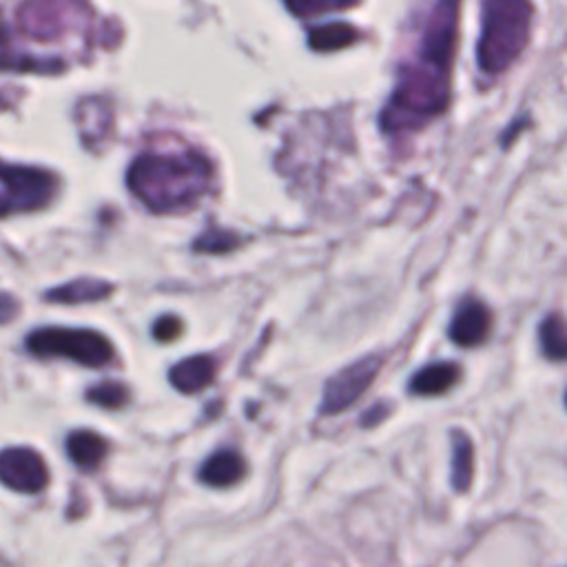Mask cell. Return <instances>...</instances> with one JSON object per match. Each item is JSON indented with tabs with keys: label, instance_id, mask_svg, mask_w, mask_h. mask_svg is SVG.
Instances as JSON below:
<instances>
[{
	"label": "cell",
	"instance_id": "obj_1",
	"mask_svg": "<svg viewBox=\"0 0 567 567\" xmlns=\"http://www.w3.org/2000/svg\"><path fill=\"white\" fill-rule=\"evenodd\" d=\"M456 18L458 0H436L416 55L401 71L399 84L381 113L383 131L423 126L445 109L450 95Z\"/></svg>",
	"mask_w": 567,
	"mask_h": 567
},
{
	"label": "cell",
	"instance_id": "obj_2",
	"mask_svg": "<svg viewBox=\"0 0 567 567\" xmlns=\"http://www.w3.org/2000/svg\"><path fill=\"white\" fill-rule=\"evenodd\" d=\"M210 179V162L195 151L184 155L144 153L126 173L128 190L153 213L190 208L208 190Z\"/></svg>",
	"mask_w": 567,
	"mask_h": 567
},
{
	"label": "cell",
	"instance_id": "obj_3",
	"mask_svg": "<svg viewBox=\"0 0 567 567\" xmlns=\"http://www.w3.org/2000/svg\"><path fill=\"white\" fill-rule=\"evenodd\" d=\"M534 7L529 0H483L478 66L498 75L512 66L527 44Z\"/></svg>",
	"mask_w": 567,
	"mask_h": 567
},
{
	"label": "cell",
	"instance_id": "obj_4",
	"mask_svg": "<svg viewBox=\"0 0 567 567\" xmlns=\"http://www.w3.org/2000/svg\"><path fill=\"white\" fill-rule=\"evenodd\" d=\"M24 348L35 357H62L86 368H102L113 361V343L97 330L47 326L31 330Z\"/></svg>",
	"mask_w": 567,
	"mask_h": 567
},
{
	"label": "cell",
	"instance_id": "obj_5",
	"mask_svg": "<svg viewBox=\"0 0 567 567\" xmlns=\"http://www.w3.org/2000/svg\"><path fill=\"white\" fill-rule=\"evenodd\" d=\"M58 188L53 173L35 166H2V215L31 213L44 208Z\"/></svg>",
	"mask_w": 567,
	"mask_h": 567
},
{
	"label": "cell",
	"instance_id": "obj_6",
	"mask_svg": "<svg viewBox=\"0 0 567 567\" xmlns=\"http://www.w3.org/2000/svg\"><path fill=\"white\" fill-rule=\"evenodd\" d=\"M381 365L383 357L368 354L337 372L323 388V399L319 405L321 414H337L350 408L372 385Z\"/></svg>",
	"mask_w": 567,
	"mask_h": 567
},
{
	"label": "cell",
	"instance_id": "obj_7",
	"mask_svg": "<svg viewBox=\"0 0 567 567\" xmlns=\"http://www.w3.org/2000/svg\"><path fill=\"white\" fill-rule=\"evenodd\" d=\"M0 478L16 492L38 494L49 483V470L38 452L29 447H7L0 456Z\"/></svg>",
	"mask_w": 567,
	"mask_h": 567
},
{
	"label": "cell",
	"instance_id": "obj_8",
	"mask_svg": "<svg viewBox=\"0 0 567 567\" xmlns=\"http://www.w3.org/2000/svg\"><path fill=\"white\" fill-rule=\"evenodd\" d=\"M492 330V312L478 299H465L450 323V339L461 348H474L487 339Z\"/></svg>",
	"mask_w": 567,
	"mask_h": 567
},
{
	"label": "cell",
	"instance_id": "obj_9",
	"mask_svg": "<svg viewBox=\"0 0 567 567\" xmlns=\"http://www.w3.org/2000/svg\"><path fill=\"white\" fill-rule=\"evenodd\" d=\"M215 379V359L208 354H193L168 370V381L184 394L202 392Z\"/></svg>",
	"mask_w": 567,
	"mask_h": 567
},
{
	"label": "cell",
	"instance_id": "obj_10",
	"mask_svg": "<svg viewBox=\"0 0 567 567\" xmlns=\"http://www.w3.org/2000/svg\"><path fill=\"white\" fill-rule=\"evenodd\" d=\"M461 368L452 361H436L414 372L410 379V392L416 396H439L456 385Z\"/></svg>",
	"mask_w": 567,
	"mask_h": 567
},
{
	"label": "cell",
	"instance_id": "obj_11",
	"mask_svg": "<svg viewBox=\"0 0 567 567\" xmlns=\"http://www.w3.org/2000/svg\"><path fill=\"white\" fill-rule=\"evenodd\" d=\"M246 474V463L235 450H219L210 454L199 467V481L210 487H228Z\"/></svg>",
	"mask_w": 567,
	"mask_h": 567
},
{
	"label": "cell",
	"instance_id": "obj_12",
	"mask_svg": "<svg viewBox=\"0 0 567 567\" xmlns=\"http://www.w3.org/2000/svg\"><path fill=\"white\" fill-rule=\"evenodd\" d=\"M106 441L91 430H75L66 436V454L80 470H95L106 456Z\"/></svg>",
	"mask_w": 567,
	"mask_h": 567
},
{
	"label": "cell",
	"instance_id": "obj_13",
	"mask_svg": "<svg viewBox=\"0 0 567 567\" xmlns=\"http://www.w3.org/2000/svg\"><path fill=\"white\" fill-rule=\"evenodd\" d=\"M113 292V286L109 281L100 279H75L64 286H58L53 290L44 292V299L51 303H93Z\"/></svg>",
	"mask_w": 567,
	"mask_h": 567
},
{
	"label": "cell",
	"instance_id": "obj_14",
	"mask_svg": "<svg viewBox=\"0 0 567 567\" xmlns=\"http://www.w3.org/2000/svg\"><path fill=\"white\" fill-rule=\"evenodd\" d=\"M474 474V450L465 432H452V485L456 492H465Z\"/></svg>",
	"mask_w": 567,
	"mask_h": 567
},
{
	"label": "cell",
	"instance_id": "obj_15",
	"mask_svg": "<svg viewBox=\"0 0 567 567\" xmlns=\"http://www.w3.org/2000/svg\"><path fill=\"white\" fill-rule=\"evenodd\" d=\"M543 354L551 361H567V323L560 315H547L538 328Z\"/></svg>",
	"mask_w": 567,
	"mask_h": 567
},
{
	"label": "cell",
	"instance_id": "obj_16",
	"mask_svg": "<svg viewBox=\"0 0 567 567\" xmlns=\"http://www.w3.org/2000/svg\"><path fill=\"white\" fill-rule=\"evenodd\" d=\"M86 401L106 410H120L128 403V388L117 381H100L86 390Z\"/></svg>",
	"mask_w": 567,
	"mask_h": 567
},
{
	"label": "cell",
	"instance_id": "obj_17",
	"mask_svg": "<svg viewBox=\"0 0 567 567\" xmlns=\"http://www.w3.org/2000/svg\"><path fill=\"white\" fill-rule=\"evenodd\" d=\"M239 244V237L235 233H228V230H221V228H208L199 239H195L193 248L197 252H228L233 248H237Z\"/></svg>",
	"mask_w": 567,
	"mask_h": 567
},
{
	"label": "cell",
	"instance_id": "obj_18",
	"mask_svg": "<svg viewBox=\"0 0 567 567\" xmlns=\"http://www.w3.org/2000/svg\"><path fill=\"white\" fill-rule=\"evenodd\" d=\"M352 38H354V31H352V29H348L346 24H332V27H328V29H321V31L312 33L310 42H312V47H317V49H334V47L348 44Z\"/></svg>",
	"mask_w": 567,
	"mask_h": 567
},
{
	"label": "cell",
	"instance_id": "obj_19",
	"mask_svg": "<svg viewBox=\"0 0 567 567\" xmlns=\"http://www.w3.org/2000/svg\"><path fill=\"white\" fill-rule=\"evenodd\" d=\"M354 0H288L290 9L297 13H319V11H330V9H341L352 4Z\"/></svg>",
	"mask_w": 567,
	"mask_h": 567
},
{
	"label": "cell",
	"instance_id": "obj_20",
	"mask_svg": "<svg viewBox=\"0 0 567 567\" xmlns=\"http://www.w3.org/2000/svg\"><path fill=\"white\" fill-rule=\"evenodd\" d=\"M182 332V321L173 315H166V317H159L155 323H153V337L155 341H162V343H168L173 339H177Z\"/></svg>",
	"mask_w": 567,
	"mask_h": 567
},
{
	"label": "cell",
	"instance_id": "obj_21",
	"mask_svg": "<svg viewBox=\"0 0 567 567\" xmlns=\"http://www.w3.org/2000/svg\"><path fill=\"white\" fill-rule=\"evenodd\" d=\"M385 414H388V405H385V403H379V405H374L372 410H368V412L363 414L361 423H363L365 427H370V425L379 423V421H381Z\"/></svg>",
	"mask_w": 567,
	"mask_h": 567
},
{
	"label": "cell",
	"instance_id": "obj_22",
	"mask_svg": "<svg viewBox=\"0 0 567 567\" xmlns=\"http://www.w3.org/2000/svg\"><path fill=\"white\" fill-rule=\"evenodd\" d=\"M565 403H567V394H565Z\"/></svg>",
	"mask_w": 567,
	"mask_h": 567
}]
</instances>
